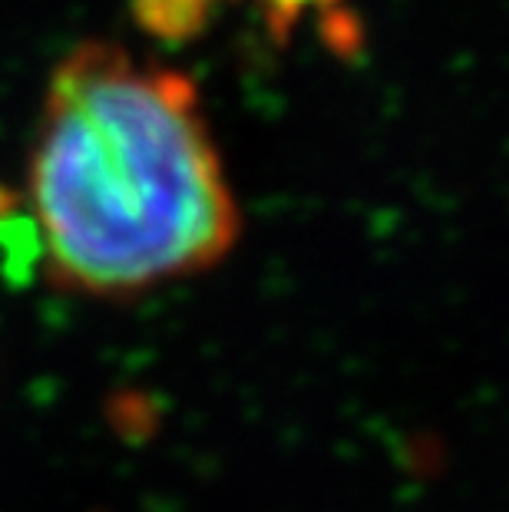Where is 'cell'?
<instances>
[{
    "label": "cell",
    "instance_id": "1",
    "mask_svg": "<svg viewBox=\"0 0 509 512\" xmlns=\"http://www.w3.org/2000/svg\"><path fill=\"white\" fill-rule=\"evenodd\" d=\"M27 202L50 278L90 298L202 275L242 232L192 80L113 43H80L53 70Z\"/></svg>",
    "mask_w": 509,
    "mask_h": 512
},
{
    "label": "cell",
    "instance_id": "2",
    "mask_svg": "<svg viewBox=\"0 0 509 512\" xmlns=\"http://www.w3.org/2000/svg\"><path fill=\"white\" fill-rule=\"evenodd\" d=\"M225 0H133L139 27L159 40L186 43L199 37Z\"/></svg>",
    "mask_w": 509,
    "mask_h": 512
},
{
    "label": "cell",
    "instance_id": "3",
    "mask_svg": "<svg viewBox=\"0 0 509 512\" xmlns=\"http://www.w3.org/2000/svg\"><path fill=\"white\" fill-rule=\"evenodd\" d=\"M255 4H258V14L265 20V30L272 34L278 47H285L308 14L318 17V24H321L324 17L344 10L341 7L344 0H255Z\"/></svg>",
    "mask_w": 509,
    "mask_h": 512
}]
</instances>
